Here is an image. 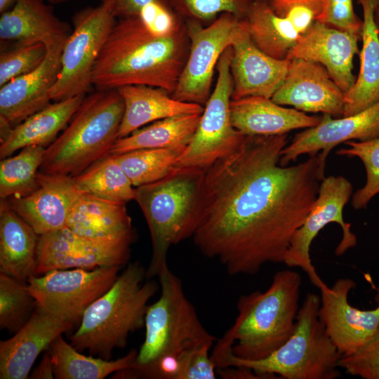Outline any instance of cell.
<instances>
[{
  "label": "cell",
  "mask_w": 379,
  "mask_h": 379,
  "mask_svg": "<svg viewBox=\"0 0 379 379\" xmlns=\"http://www.w3.org/2000/svg\"><path fill=\"white\" fill-rule=\"evenodd\" d=\"M287 134L246 135L203 168L192 240L229 275H253L284 262L291 239L314 202L326 161L319 154L280 164Z\"/></svg>",
  "instance_id": "1"
},
{
  "label": "cell",
  "mask_w": 379,
  "mask_h": 379,
  "mask_svg": "<svg viewBox=\"0 0 379 379\" xmlns=\"http://www.w3.org/2000/svg\"><path fill=\"white\" fill-rule=\"evenodd\" d=\"M187 34L177 25L171 33L156 35L139 15L121 18L97 58L92 85L99 91L147 85L171 95L187 60Z\"/></svg>",
  "instance_id": "2"
},
{
  "label": "cell",
  "mask_w": 379,
  "mask_h": 379,
  "mask_svg": "<svg viewBox=\"0 0 379 379\" xmlns=\"http://www.w3.org/2000/svg\"><path fill=\"white\" fill-rule=\"evenodd\" d=\"M302 278L291 270L276 272L269 288L239 297L233 324L213 345L216 367L229 354L246 361L267 358L293 333Z\"/></svg>",
  "instance_id": "3"
},
{
  "label": "cell",
  "mask_w": 379,
  "mask_h": 379,
  "mask_svg": "<svg viewBox=\"0 0 379 379\" xmlns=\"http://www.w3.org/2000/svg\"><path fill=\"white\" fill-rule=\"evenodd\" d=\"M158 278L161 293L147 307L143 343L132 366L113 373L112 378L169 379L178 357L205 345H214L218 340L204 328L181 280L168 265Z\"/></svg>",
  "instance_id": "4"
},
{
  "label": "cell",
  "mask_w": 379,
  "mask_h": 379,
  "mask_svg": "<svg viewBox=\"0 0 379 379\" xmlns=\"http://www.w3.org/2000/svg\"><path fill=\"white\" fill-rule=\"evenodd\" d=\"M145 277L146 270L138 261L128 264L86 310L70 344L105 359H111L114 349L125 347L129 335L145 326L148 302L160 286L153 280L145 281Z\"/></svg>",
  "instance_id": "5"
},
{
  "label": "cell",
  "mask_w": 379,
  "mask_h": 379,
  "mask_svg": "<svg viewBox=\"0 0 379 379\" xmlns=\"http://www.w3.org/2000/svg\"><path fill=\"white\" fill-rule=\"evenodd\" d=\"M124 112L117 89L85 96L68 126L46 148L39 171L74 177L110 154Z\"/></svg>",
  "instance_id": "6"
},
{
  "label": "cell",
  "mask_w": 379,
  "mask_h": 379,
  "mask_svg": "<svg viewBox=\"0 0 379 379\" xmlns=\"http://www.w3.org/2000/svg\"><path fill=\"white\" fill-rule=\"evenodd\" d=\"M203 176L201 168H175L164 178L135 187V200L147 221L152 245L147 279L158 277L168 265L172 246L191 238Z\"/></svg>",
  "instance_id": "7"
},
{
  "label": "cell",
  "mask_w": 379,
  "mask_h": 379,
  "mask_svg": "<svg viewBox=\"0 0 379 379\" xmlns=\"http://www.w3.org/2000/svg\"><path fill=\"white\" fill-rule=\"evenodd\" d=\"M320 297L307 293L296 317L293 333L265 359L246 361L232 354L218 368L246 366L269 379H335L340 376L342 355L319 318Z\"/></svg>",
  "instance_id": "8"
},
{
  "label": "cell",
  "mask_w": 379,
  "mask_h": 379,
  "mask_svg": "<svg viewBox=\"0 0 379 379\" xmlns=\"http://www.w3.org/2000/svg\"><path fill=\"white\" fill-rule=\"evenodd\" d=\"M114 18L110 7L102 3L75 15L74 29L62 50L60 73L50 90L52 100L60 101L88 91L95 63Z\"/></svg>",
  "instance_id": "9"
},
{
  "label": "cell",
  "mask_w": 379,
  "mask_h": 379,
  "mask_svg": "<svg viewBox=\"0 0 379 379\" xmlns=\"http://www.w3.org/2000/svg\"><path fill=\"white\" fill-rule=\"evenodd\" d=\"M121 268L54 270L30 278L27 288L37 305L74 325L81 321L88 307L111 288Z\"/></svg>",
  "instance_id": "10"
},
{
  "label": "cell",
  "mask_w": 379,
  "mask_h": 379,
  "mask_svg": "<svg viewBox=\"0 0 379 379\" xmlns=\"http://www.w3.org/2000/svg\"><path fill=\"white\" fill-rule=\"evenodd\" d=\"M232 52V46L227 48L218 60L215 88L205 105L192 139L175 162L174 168H204L235 147L245 136L231 121Z\"/></svg>",
  "instance_id": "11"
},
{
  "label": "cell",
  "mask_w": 379,
  "mask_h": 379,
  "mask_svg": "<svg viewBox=\"0 0 379 379\" xmlns=\"http://www.w3.org/2000/svg\"><path fill=\"white\" fill-rule=\"evenodd\" d=\"M353 192L352 183L342 175H329L321 182L317 197L302 225L294 233L284 262L288 267H300L319 290L326 286L311 260V244L328 224H338L342 238L335 253L342 255L357 244L351 224L343 218V209Z\"/></svg>",
  "instance_id": "12"
},
{
  "label": "cell",
  "mask_w": 379,
  "mask_h": 379,
  "mask_svg": "<svg viewBox=\"0 0 379 379\" xmlns=\"http://www.w3.org/2000/svg\"><path fill=\"white\" fill-rule=\"evenodd\" d=\"M246 29L244 19L230 13L206 27L191 25L187 30L190 51L171 97L182 102L206 105L220 58Z\"/></svg>",
  "instance_id": "13"
},
{
  "label": "cell",
  "mask_w": 379,
  "mask_h": 379,
  "mask_svg": "<svg viewBox=\"0 0 379 379\" xmlns=\"http://www.w3.org/2000/svg\"><path fill=\"white\" fill-rule=\"evenodd\" d=\"M130 239H100L63 227L39 236L36 274L54 270L122 267L130 258Z\"/></svg>",
  "instance_id": "14"
},
{
  "label": "cell",
  "mask_w": 379,
  "mask_h": 379,
  "mask_svg": "<svg viewBox=\"0 0 379 379\" xmlns=\"http://www.w3.org/2000/svg\"><path fill=\"white\" fill-rule=\"evenodd\" d=\"M356 286L353 279L340 278L320 289L319 318L342 356L363 346L379 326V298L373 310H360L349 302L348 295Z\"/></svg>",
  "instance_id": "15"
},
{
  "label": "cell",
  "mask_w": 379,
  "mask_h": 379,
  "mask_svg": "<svg viewBox=\"0 0 379 379\" xmlns=\"http://www.w3.org/2000/svg\"><path fill=\"white\" fill-rule=\"evenodd\" d=\"M379 136V101L357 114L333 118L323 114L319 123L297 133L282 149L281 166H288L302 154H319L326 161L333 147L350 140H366Z\"/></svg>",
  "instance_id": "16"
},
{
  "label": "cell",
  "mask_w": 379,
  "mask_h": 379,
  "mask_svg": "<svg viewBox=\"0 0 379 379\" xmlns=\"http://www.w3.org/2000/svg\"><path fill=\"white\" fill-rule=\"evenodd\" d=\"M303 112L343 116L345 93L321 65L290 59L286 75L271 98Z\"/></svg>",
  "instance_id": "17"
},
{
  "label": "cell",
  "mask_w": 379,
  "mask_h": 379,
  "mask_svg": "<svg viewBox=\"0 0 379 379\" xmlns=\"http://www.w3.org/2000/svg\"><path fill=\"white\" fill-rule=\"evenodd\" d=\"M37 181L38 187L29 195L5 201L40 236L66 227L82 192L70 175L39 171Z\"/></svg>",
  "instance_id": "18"
},
{
  "label": "cell",
  "mask_w": 379,
  "mask_h": 379,
  "mask_svg": "<svg viewBox=\"0 0 379 379\" xmlns=\"http://www.w3.org/2000/svg\"><path fill=\"white\" fill-rule=\"evenodd\" d=\"M361 36L315 22L299 39L288 59L321 65L345 94L354 85V59Z\"/></svg>",
  "instance_id": "19"
},
{
  "label": "cell",
  "mask_w": 379,
  "mask_h": 379,
  "mask_svg": "<svg viewBox=\"0 0 379 379\" xmlns=\"http://www.w3.org/2000/svg\"><path fill=\"white\" fill-rule=\"evenodd\" d=\"M73 326L37 305L12 338L0 342V378H28L39 355Z\"/></svg>",
  "instance_id": "20"
},
{
  "label": "cell",
  "mask_w": 379,
  "mask_h": 379,
  "mask_svg": "<svg viewBox=\"0 0 379 379\" xmlns=\"http://www.w3.org/2000/svg\"><path fill=\"white\" fill-rule=\"evenodd\" d=\"M65 44L47 48L36 69L0 87V117L13 127L51 104L49 93L61 69Z\"/></svg>",
  "instance_id": "21"
},
{
  "label": "cell",
  "mask_w": 379,
  "mask_h": 379,
  "mask_svg": "<svg viewBox=\"0 0 379 379\" xmlns=\"http://www.w3.org/2000/svg\"><path fill=\"white\" fill-rule=\"evenodd\" d=\"M232 100L260 96L272 98L282 84L290 59H277L259 49L246 31L232 46Z\"/></svg>",
  "instance_id": "22"
},
{
  "label": "cell",
  "mask_w": 379,
  "mask_h": 379,
  "mask_svg": "<svg viewBox=\"0 0 379 379\" xmlns=\"http://www.w3.org/2000/svg\"><path fill=\"white\" fill-rule=\"evenodd\" d=\"M71 32L44 0H15L0 18L1 41L43 43L50 48L65 44Z\"/></svg>",
  "instance_id": "23"
},
{
  "label": "cell",
  "mask_w": 379,
  "mask_h": 379,
  "mask_svg": "<svg viewBox=\"0 0 379 379\" xmlns=\"http://www.w3.org/2000/svg\"><path fill=\"white\" fill-rule=\"evenodd\" d=\"M233 126L246 135L272 136L317 125L321 117L287 108L271 98L251 96L230 102Z\"/></svg>",
  "instance_id": "24"
},
{
  "label": "cell",
  "mask_w": 379,
  "mask_h": 379,
  "mask_svg": "<svg viewBox=\"0 0 379 379\" xmlns=\"http://www.w3.org/2000/svg\"><path fill=\"white\" fill-rule=\"evenodd\" d=\"M363 11L360 67L352 87L345 94L343 117L361 112L379 101V0H358Z\"/></svg>",
  "instance_id": "25"
},
{
  "label": "cell",
  "mask_w": 379,
  "mask_h": 379,
  "mask_svg": "<svg viewBox=\"0 0 379 379\" xmlns=\"http://www.w3.org/2000/svg\"><path fill=\"white\" fill-rule=\"evenodd\" d=\"M126 204L81 192L69 213L66 227L92 239L133 241L134 231Z\"/></svg>",
  "instance_id": "26"
},
{
  "label": "cell",
  "mask_w": 379,
  "mask_h": 379,
  "mask_svg": "<svg viewBox=\"0 0 379 379\" xmlns=\"http://www.w3.org/2000/svg\"><path fill=\"white\" fill-rule=\"evenodd\" d=\"M124 102L118 139L157 120L181 114H202V105L174 99L165 90L147 85L117 88Z\"/></svg>",
  "instance_id": "27"
},
{
  "label": "cell",
  "mask_w": 379,
  "mask_h": 379,
  "mask_svg": "<svg viewBox=\"0 0 379 379\" xmlns=\"http://www.w3.org/2000/svg\"><path fill=\"white\" fill-rule=\"evenodd\" d=\"M39 239L34 229L1 200V273L27 283L36 276Z\"/></svg>",
  "instance_id": "28"
},
{
  "label": "cell",
  "mask_w": 379,
  "mask_h": 379,
  "mask_svg": "<svg viewBox=\"0 0 379 379\" xmlns=\"http://www.w3.org/2000/svg\"><path fill=\"white\" fill-rule=\"evenodd\" d=\"M85 96L79 95L51 103L14 126L0 143L1 159L27 146L50 145L67 126Z\"/></svg>",
  "instance_id": "29"
},
{
  "label": "cell",
  "mask_w": 379,
  "mask_h": 379,
  "mask_svg": "<svg viewBox=\"0 0 379 379\" xmlns=\"http://www.w3.org/2000/svg\"><path fill=\"white\" fill-rule=\"evenodd\" d=\"M244 20L254 44L277 59L288 58L302 36L288 19L263 1L252 2Z\"/></svg>",
  "instance_id": "30"
},
{
  "label": "cell",
  "mask_w": 379,
  "mask_h": 379,
  "mask_svg": "<svg viewBox=\"0 0 379 379\" xmlns=\"http://www.w3.org/2000/svg\"><path fill=\"white\" fill-rule=\"evenodd\" d=\"M201 114H181L164 118L119 138L110 154L139 149L187 146L197 128Z\"/></svg>",
  "instance_id": "31"
},
{
  "label": "cell",
  "mask_w": 379,
  "mask_h": 379,
  "mask_svg": "<svg viewBox=\"0 0 379 379\" xmlns=\"http://www.w3.org/2000/svg\"><path fill=\"white\" fill-rule=\"evenodd\" d=\"M48 350L57 379H103L131 367L137 355V351L132 350L116 360L86 356L67 343L62 335L58 337Z\"/></svg>",
  "instance_id": "32"
},
{
  "label": "cell",
  "mask_w": 379,
  "mask_h": 379,
  "mask_svg": "<svg viewBox=\"0 0 379 379\" xmlns=\"http://www.w3.org/2000/svg\"><path fill=\"white\" fill-rule=\"evenodd\" d=\"M73 178L82 192L115 202L135 200V188L113 154L96 161Z\"/></svg>",
  "instance_id": "33"
},
{
  "label": "cell",
  "mask_w": 379,
  "mask_h": 379,
  "mask_svg": "<svg viewBox=\"0 0 379 379\" xmlns=\"http://www.w3.org/2000/svg\"><path fill=\"white\" fill-rule=\"evenodd\" d=\"M45 150L43 146L30 145L15 156L1 159V200L25 197L38 187L37 173Z\"/></svg>",
  "instance_id": "34"
},
{
  "label": "cell",
  "mask_w": 379,
  "mask_h": 379,
  "mask_svg": "<svg viewBox=\"0 0 379 379\" xmlns=\"http://www.w3.org/2000/svg\"><path fill=\"white\" fill-rule=\"evenodd\" d=\"M187 146L139 149L114 155L134 187L168 175Z\"/></svg>",
  "instance_id": "35"
},
{
  "label": "cell",
  "mask_w": 379,
  "mask_h": 379,
  "mask_svg": "<svg viewBox=\"0 0 379 379\" xmlns=\"http://www.w3.org/2000/svg\"><path fill=\"white\" fill-rule=\"evenodd\" d=\"M37 303L27 282L0 274V328L16 333L29 320Z\"/></svg>",
  "instance_id": "36"
},
{
  "label": "cell",
  "mask_w": 379,
  "mask_h": 379,
  "mask_svg": "<svg viewBox=\"0 0 379 379\" xmlns=\"http://www.w3.org/2000/svg\"><path fill=\"white\" fill-rule=\"evenodd\" d=\"M348 146L338 150L339 156L358 157L366 172V184L357 190L352 197V206L357 210L364 208L370 201L379 194V136L366 140H350Z\"/></svg>",
  "instance_id": "37"
},
{
  "label": "cell",
  "mask_w": 379,
  "mask_h": 379,
  "mask_svg": "<svg viewBox=\"0 0 379 379\" xmlns=\"http://www.w3.org/2000/svg\"><path fill=\"white\" fill-rule=\"evenodd\" d=\"M47 48L43 43L12 42L1 50L0 87L13 79L36 69L44 60Z\"/></svg>",
  "instance_id": "38"
},
{
  "label": "cell",
  "mask_w": 379,
  "mask_h": 379,
  "mask_svg": "<svg viewBox=\"0 0 379 379\" xmlns=\"http://www.w3.org/2000/svg\"><path fill=\"white\" fill-rule=\"evenodd\" d=\"M213 346L205 345L182 354L175 359L169 379L216 378L217 367L210 354Z\"/></svg>",
  "instance_id": "39"
},
{
  "label": "cell",
  "mask_w": 379,
  "mask_h": 379,
  "mask_svg": "<svg viewBox=\"0 0 379 379\" xmlns=\"http://www.w3.org/2000/svg\"><path fill=\"white\" fill-rule=\"evenodd\" d=\"M339 367L363 379H379V326L373 336L354 353L342 356Z\"/></svg>",
  "instance_id": "40"
},
{
  "label": "cell",
  "mask_w": 379,
  "mask_h": 379,
  "mask_svg": "<svg viewBox=\"0 0 379 379\" xmlns=\"http://www.w3.org/2000/svg\"><path fill=\"white\" fill-rule=\"evenodd\" d=\"M270 6L279 16L288 19L302 35L317 20L321 0H270Z\"/></svg>",
  "instance_id": "41"
},
{
  "label": "cell",
  "mask_w": 379,
  "mask_h": 379,
  "mask_svg": "<svg viewBox=\"0 0 379 379\" xmlns=\"http://www.w3.org/2000/svg\"><path fill=\"white\" fill-rule=\"evenodd\" d=\"M317 22L361 36L363 21L356 15L353 0H321Z\"/></svg>",
  "instance_id": "42"
},
{
  "label": "cell",
  "mask_w": 379,
  "mask_h": 379,
  "mask_svg": "<svg viewBox=\"0 0 379 379\" xmlns=\"http://www.w3.org/2000/svg\"><path fill=\"white\" fill-rule=\"evenodd\" d=\"M194 17L208 20L220 13L232 14L239 18L246 17L252 2L250 0H180Z\"/></svg>",
  "instance_id": "43"
},
{
  "label": "cell",
  "mask_w": 379,
  "mask_h": 379,
  "mask_svg": "<svg viewBox=\"0 0 379 379\" xmlns=\"http://www.w3.org/2000/svg\"><path fill=\"white\" fill-rule=\"evenodd\" d=\"M142 22L154 34L166 35L177 26L171 15L157 1L145 5L139 13Z\"/></svg>",
  "instance_id": "44"
},
{
  "label": "cell",
  "mask_w": 379,
  "mask_h": 379,
  "mask_svg": "<svg viewBox=\"0 0 379 379\" xmlns=\"http://www.w3.org/2000/svg\"><path fill=\"white\" fill-rule=\"evenodd\" d=\"M156 0H102L109 6L114 17L121 18L139 15L141 8Z\"/></svg>",
  "instance_id": "45"
},
{
  "label": "cell",
  "mask_w": 379,
  "mask_h": 379,
  "mask_svg": "<svg viewBox=\"0 0 379 379\" xmlns=\"http://www.w3.org/2000/svg\"><path fill=\"white\" fill-rule=\"evenodd\" d=\"M216 371L217 375L223 379H269L266 375L241 366L217 368Z\"/></svg>",
  "instance_id": "46"
},
{
  "label": "cell",
  "mask_w": 379,
  "mask_h": 379,
  "mask_svg": "<svg viewBox=\"0 0 379 379\" xmlns=\"http://www.w3.org/2000/svg\"><path fill=\"white\" fill-rule=\"evenodd\" d=\"M29 378L32 379L55 378L53 361L48 350L45 352L38 366L29 374Z\"/></svg>",
  "instance_id": "47"
},
{
  "label": "cell",
  "mask_w": 379,
  "mask_h": 379,
  "mask_svg": "<svg viewBox=\"0 0 379 379\" xmlns=\"http://www.w3.org/2000/svg\"><path fill=\"white\" fill-rule=\"evenodd\" d=\"M15 0H0V12L3 13L10 8Z\"/></svg>",
  "instance_id": "48"
},
{
  "label": "cell",
  "mask_w": 379,
  "mask_h": 379,
  "mask_svg": "<svg viewBox=\"0 0 379 379\" xmlns=\"http://www.w3.org/2000/svg\"><path fill=\"white\" fill-rule=\"evenodd\" d=\"M46 1H48L51 4H60V3L67 1L68 0H46Z\"/></svg>",
  "instance_id": "49"
},
{
  "label": "cell",
  "mask_w": 379,
  "mask_h": 379,
  "mask_svg": "<svg viewBox=\"0 0 379 379\" xmlns=\"http://www.w3.org/2000/svg\"><path fill=\"white\" fill-rule=\"evenodd\" d=\"M375 290L377 291V295L375 296V300L379 298V288H375Z\"/></svg>",
  "instance_id": "50"
},
{
  "label": "cell",
  "mask_w": 379,
  "mask_h": 379,
  "mask_svg": "<svg viewBox=\"0 0 379 379\" xmlns=\"http://www.w3.org/2000/svg\"><path fill=\"white\" fill-rule=\"evenodd\" d=\"M375 16L377 17V19L379 21V7L378 8V9L376 11Z\"/></svg>",
  "instance_id": "51"
}]
</instances>
